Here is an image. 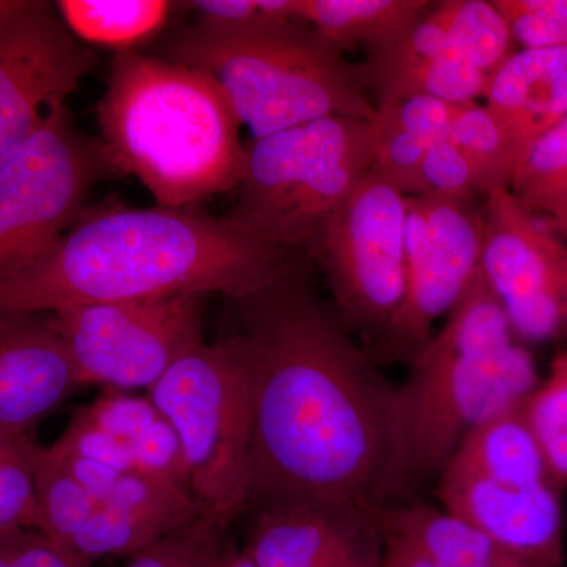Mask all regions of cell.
I'll list each match as a JSON object with an SVG mask.
<instances>
[{
	"instance_id": "f35d334b",
	"label": "cell",
	"mask_w": 567,
	"mask_h": 567,
	"mask_svg": "<svg viewBox=\"0 0 567 567\" xmlns=\"http://www.w3.org/2000/svg\"><path fill=\"white\" fill-rule=\"evenodd\" d=\"M219 567H257L254 565L248 555L245 554L244 548L238 550L235 546H226Z\"/></svg>"
},
{
	"instance_id": "74e56055",
	"label": "cell",
	"mask_w": 567,
	"mask_h": 567,
	"mask_svg": "<svg viewBox=\"0 0 567 567\" xmlns=\"http://www.w3.org/2000/svg\"><path fill=\"white\" fill-rule=\"evenodd\" d=\"M383 567H443L402 537L386 535Z\"/></svg>"
},
{
	"instance_id": "277c9868",
	"label": "cell",
	"mask_w": 567,
	"mask_h": 567,
	"mask_svg": "<svg viewBox=\"0 0 567 567\" xmlns=\"http://www.w3.org/2000/svg\"><path fill=\"white\" fill-rule=\"evenodd\" d=\"M102 151L163 208H188L240 183L246 147L233 104L203 71L155 55L112 59L100 100Z\"/></svg>"
},
{
	"instance_id": "4316f807",
	"label": "cell",
	"mask_w": 567,
	"mask_h": 567,
	"mask_svg": "<svg viewBox=\"0 0 567 567\" xmlns=\"http://www.w3.org/2000/svg\"><path fill=\"white\" fill-rule=\"evenodd\" d=\"M525 415L546 457L551 483L567 484V350L554 358L550 372L525 402Z\"/></svg>"
},
{
	"instance_id": "9c48e42d",
	"label": "cell",
	"mask_w": 567,
	"mask_h": 567,
	"mask_svg": "<svg viewBox=\"0 0 567 567\" xmlns=\"http://www.w3.org/2000/svg\"><path fill=\"white\" fill-rule=\"evenodd\" d=\"M204 295L71 306L51 312L78 386L151 388L203 344Z\"/></svg>"
},
{
	"instance_id": "60d3db41",
	"label": "cell",
	"mask_w": 567,
	"mask_h": 567,
	"mask_svg": "<svg viewBox=\"0 0 567 567\" xmlns=\"http://www.w3.org/2000/svg\"><path fill=\"white\" fill-rule=\"evenodd\" d=\"M0 567H9V563H7L6 555L0 550Z\"/></svg>"
},
{
	"instance_id": "4dcf8cb0",
	"label": "cell",
	"mask_w": 567,
	"mask_h": 567,
	"mask_svg": "<svg viewBox=\"0 0 567 567\" xmlns=\"http://www.w3.org/2000/svg\"><path fill=\"white\" fill-rule=\"evenodd\" d=\"M524 50L567 48V0H492Z\"/></svg>"
},
{
	"instance_id": "8992f818",
	"label": "cell",
	"mask_w": 567,
	"mask_h": 567,
	"mask_svg": "<svg viewBox=\"0 0 567 567\" xmlns=\"http://www.w3.org/2000/svg\"><path fill=\"white\" fill-rule=\"evenodd\" d=\"M372 159L371 122L360 118H320L254 140L224 219L264 244L315 256L328 219Z\"/></svg>"
},
{
	"instance_id": "2e32d148",
	"label": "cell",
	"mask_w": 567,
	"mask_h": 567,
	"mask_svg": "<svg viewBox=\"0 0 567 567\" xmlns=\"http://www.w3.org/2000/svg\"><path fill=\"white\" fill-rule=\"evenodd\" d=\"M76 388L52 315H0V440L28 435Z\"/></svg>"
},
{
	"instance_id": "f546056e",
	"label": "cell",
	"mask_w": 567,
	"mask_h": 567,
	"mask_svg": "<svg viewBox=\"0 0 567 567\" xmlns=\"http://www.w3.org/2000/svg\"><path fill=\"white\" fill-rule=\"evenodd\" d=\"M487 193L483 177L447 133L429 148L420 167L415 196L475 200Z\"/></svg>"
},
{
	"instance_id": "ac0fdd59",
	"label": "cell",
	"mask_w": 567,
	"mask_h": 567,
	"mask_svg": "<svg viewBox=\"0 0 567 567\" xmlns=\"http://www.w3.org/2000/svg\"><path fill=\"white\" fill-rule=\"evenodd\" d=\"M484 99L517 167L532 145L567 117V48L513 52L492 74Z\"/></svg>"
},
{
	"instance_id": "7a4b0ae2",
	"label": "cell",
	"mask_w": 567,
	"mask_h": 567,
	"mask_svg": "<svg viewBox=\"0 0 567 567\" xmlns=\"http://www.w3.org/2000/svg\"><path fill=\"white\" fill-rule=\"evenodd\" d=\"M295 254L189 208L84 210L40 262L0 281V315L219 293L238 301L297 268Z\"/></svg>"
},
{
	"instance_id": "1f68e13d",
	"label": "cell",
	"mask_w": 567,
	"mask_h": 567,
	"mask_svg": "<svg viewBox=\"0 0 567 567\" xmlns=\"http://www.w3.org/2000/svg\"><path fill=\"white\" fill-rule=\"evenodd\" d=\"M197 24L219 32H244L297 21L292 0H194L181 2Z\"/></svg>"
},
{
	"instance_id": "3957f363",
	"label": "cell",
	"mask_w": 567,
	"mask_h": 567,
	"mask_svg": "<svg viewBox=\"0 0 567 567\" xmlns=\"http://www.w3.org/2000/svg\"><path fill=\"white\" fill-rule=\"evenodd\" d=\"M539 383L535 361L516 342L505 308L476 271L412 360L394 391L390 498L442 475L465 436L488 417L524 404Z\"/></svg>"
},
{
	"instance_id": "9a60e30c",
	"label": "cell",
	"mask_w": 567,
	"mask_h": 567,
	"mask_svg": "<svg viewBox=\"0 0 567 567\" xmlns=\"http://www.w3.org/2000/svg\"><path fill=\"white\" fill-rule=\"evenodd\" d=\"M440 509L496 543L547 565L565 566L563 507L554 484L513 487L443 472Z\"/></svg>"
},
{
	"instance_id": "d590c367",
	"label": "cell",
	"mask_w": 567,
	"mask_h": 567,
	"mask_svg": "<svg viewBox=\"0 0 567 567\" xmlns=\"http://www.w3.org/2000/svg\"><path fill=\"white\" fill-rule=\"evenodd\" d=\"M84 413L92 423L128 445L159 417L151 401L114 394L99 399Z\"/></svg>"
},
{
	"instance_id": "5b68a950",
	"label": "cell",
	"mask_w": 567,
	"mask_h": 567,
	"mask_svg": "<svg viewBox=\"0 0 567 567\" xmlns=\"http://www.w3.org/2000/svg\"><path fill=\"white\" fill-rule=\"evenodd\" d=\"M155 58L218 82L254 140L320 118L375 115L357 66L300 21L244 32L193 22L167 37Z\"/></svg>"
},
{
	"instance_id": "83f0119b",
	"label": "cell",
	"mask_w": 567,
	"mask_h": 567,
	"mask_svg": "<svg viewBox=\"0 0 567 567\" xmlns=\"http://www.w3.org/2000/svg\"><path fill=\"white\" fill-rule=\"evenodd\" d=\"M229 524L226 518L200 513L134 555L125 567H219Z\"/></svg>"
},
{
	"instance_id": "e575fe53",
	"label": "cell",
	"mask_w": 567,
	"mask_h": 567,
	"mask_svg": "<svg viewBox=\"0 0 567 567\" xmlns=\"http://www.w3.org/2000/svg\"><path fill=\"white\" fill-rule=\"evenodd\" d=\"M0 550L6 555L9 567H91V563L70 547L24 527L2 529Z\"/></svg>"
},
{
	"instance_id": "52a82bcc",
	"label": "cell",
	"mask_w": 567,
	"mask_h": 567,
	"mask_svg": "<svg viewBox=\"0 0 567 567\" xmlns=\"http://www.w3.org/2000/svg\"><path fill=\"white\" fill-rule=\"evenodd\" d=\"M151 402L178 436L204 513L233 522L248 509L252 386L237 342L197 346L151 388Z\"/></svg>"
},
{
	"instance_id": "ab89813d",
	"label": "cell",
	"mask_w": 567,
	"mask_h": 567,
	"mask_svg": "<svg viewBox=\"0 0 567 567\" xmlns=\"http://www.w3.org/2000/svg\"><path fill=\"white\" fill-rule=\"evenodd\" d=\"M14 0H0V17L6 13L7 10H10V7L13 6Z\"/></svg>"
},
{
	"instance_id": "ffe728a7",
	"label": "cell",
	"mask_w": 567,
	"mask_h": 567,
	"mask_svg": "<svg viewBox=\"0 0 567 567\" xmlns=\"http://www.w3.org/2000/svg\"><path fill=\"white\" fill-rule=\"evenodd\" d=\"M525 402L473 429L443 472L513 487L554 484L546 457L525 415Z\"/></svg>"
},
{
	"instance_id": "e0dca14e",
	"label": "cell",
	"mask_w": 567,
	"mask_h": 567,
	"mask_svg": "<svg viewBox=\"0 0 567 567\" xmlns=\"http://www.w3.org/2000/svg\"><path fill=\"white\" fill-rule=\"evenodd\" d=\"M200 513L189 488L125 473L69 547L91 565L99 558L134 557Z\"/></svg>"
},
{
	"instance_id": "4fadbf2b",
	"label": "cell",
	"mask_w": 567,
	"mask_h": 567,
	"mask_svg": "<svg viewBox=\"0 0 567 567\" xmlns=\"http://www.w3.org/2000/svg\"><path fill=\"white\" fill-rule=\"evenodd\" d=\"M95 65L54 3L14 0L0 17V166L43 125L41 110L65 102Z\"/></svg>"
},
{
	"instance_id": "5bb4252c",
	"label": "cell",
	"mask_w": 567,
	"mask_h": 567,
	"mask_svg": "<svg viewBox=\"0 0 567 567\" xmlns=\"http://www.w3.org/2000/svg\"><path fill=\"white\" fill-rule=\"evenodd\" d=\"M244 551L257 567H383L379 509L276 502L254 507Z\"/></svg>"
},
{
	"instance_id": "7402d4cb",
	"label": "cell",
	"mask_w": 567,
	"mask_h": 567,
	"mask_svg": "<svg viewBox=\"0 0 567 567\" xmlns=\"http://www.w3.org/2000/svg\"><path fill=\"white\" fill-rule=\"evenodd\" d=\"M427 0H292L295 20L315 29L339 52L385 47L431 9Z\"/></svg>"
},
{
	"instance_id": "30bf717a",
	"label": "cell",
	"mask_w": 567,
	"mask_h": 567,
	"mask_svg": "<svg viewBox=\"0 0 567 567\" xmlns=\"http://www.w3.org/2000/svg\"><path fill=\"white\" fill-rule=\"evenodd\" d=\"M405 218L406 196L369 173L330 216L315 254L339 312L377 338L404 300Z\"/></svg>"
},
{
	"instance_id": "603a6c76",
	"label": "cell",
	"mask_w": 567,
	"mask_h": 567,
	"mask_svg": "<svg viewBox=\"0 0 567 567\" xmlns=\"http://www.w3.org/2000/svg\"><path fill=\"white\" fill-rule=\"evenodd\" d=\"M59 17L84 44L137 52L166 28L178 2L166 0H59Z\"/></svg>"
},
{
	"instance_id": "7c38bea8",
	"label": "cell",
	"mask_w": 567,
	"mask_h": 567,
	"mask_svg": "<svg viewBox=\"0 0 567 567\" xmlns=\"http://www.w3.org/2000/svg\"><path fill=\"white\" fill-rule=\"evenodd\" d=\"M481 270L502 301L514 336L527 342L567 338V244L517 203L509 188L484 197Z\"/></svg>"
},
{
	"instance_id": "836d02e7",
	"label": "cell",
	"mask_w": 567,
	"mask_h": 567,
	"mask_svg": "<svg viewBox=\"0 0 567 567\" xmlns=\"http://www.w3.org/2000/svg\"><path fill=\"white\" fill-rule=\"evenodd\" d=\"M51 447L59 453L73 454L111 466L121 473L134 472L133 454L128 443L107 434L92 423L84 410L73 417L61 439Z\"/></svg>"
},
{
	"instance_id": "f1b7e54d",
	"label": "cell",
	"mask_w": 567,
	"mask_h": 567,
	"mask_svg": "<svg viewBox=\"0 0 567 567\" xmlns=\"http://www.w3.org/2000/svg\"><path fill=\"white\" fill-rule=\"evenodd\" d=\"M33 445L35 443L28 435L0 440V532L37 527Z\"/></svg>"
},
{
	"instance_id": "ba28073f",
	"label": "cell",
	"mask_w": 567,
	"mask_h": 567,
	"mask_svg": "<svg viewBox=\"0 0 567 567\" xmlns=\"http://www.w3.org/2000/svg\"><path fill=\"white\" fill-rule=\"evenodd\" d=\"M110 171L100 142L74 126L65 102L52 103L43 125L0 166V281L58 246Z\"/></svg>"
},
{
	"instance_id": "6da1fadb",
	"label": "cell",
	"mask_w": 567,
	"mask_h": 567,
	"mask_svg": "<svg viewBox=\"0 0 567 567\" xmlns=\"http://www.w3.org/2000/svg\"><path fill=\"white\" fill-rule=\"evenodd\" d=\"M230 338L252 386L249 507L386 506L394 391L297 268L245 300Z\"/></svg>"
},
{
	"instance_id": "d4e9b609",
	"label": "cell",
	"mask_w": 567,
	"mask_h": 567,
	"mask_svg": "<svg viewBox=\"0 0 567 567\" xmlns=\"http://www.w3.org/2000/svg\"><path fill=\"white\" fill-rule=\"evenodd\" d=\"M32 472L37 502L35 532L69 547L100 503L74 480L50 447L33 445Z\"/></svg>"
},
{
	"instance_id": "484cf974",
	"label": "cell",
	"mask_w": 567,
	"mask_h": 567,
	"mask_svg": "<svg viewBox=\"0 0 567 567\" xmlns=\"http://www.w3.org/2000/svg\"><path fill=\"white\" fill-rule=\"evenodd\" d=\"M446 133L476 167L488 193L509 188L516 163L502 126L486 104H457Z\"/></svg>"
},
{
	"instance_id": "8d00e7d4",
	"label": "cell",
	"mask_w": 567,
	"mask_h": 567,
	"mask_svg": "<svg viewBox=\"0 0 567 567\" xmlns=\"http://www.w3.org/2000/svg\"><path fill=\"white\" fill-rule=\"evenodd\" d=\"M48 447H50L55 457L61 458L62 464L69 468L74 480L99 503L106 498L112 487L125 475V473L117 472V470L111 468V466L99 464V462L73 456V454L59 453V451L52 450L51 446Z\"/></svg>"
},
{
	"instance_id": "8fae6325",
	"label": "cell",
	"mask_w": 567,
	"mask_h": 567,
	"mask_svg": "<svg viewBox=\"0 0 567 567\" xmlns=\"http://www.w3.org/2000/svg\"><path fill=\"white\" fill-rule=\"evenodd\" d=\"M484 210L475 200L406 196L405 295L379 336L388 360L412 361L481 267Z\"/></svg>"
},
{
	"instance_id": "44dd1931",
	"label": "cell",
	"mask_w": 567,
	"mask_h": 567,
	"mask_svg": "<svg viewBox=\"0 0 567 567\" xmlns=\"http://www.w3.org/2000/svg\"><path fill=\"white\" fill-rule=\"evenodd\" d=\"M379 518L383 533L402 537L443 567H566L517 554L440 507L385 506Z\"/></svg>"
},
{
	"instance_id": "d6986e66",
	"label": "cell",
	"mask_w": 567,
	"mask_h": 567,
	"mask_svg": "<svg viewBox=\"0 0 567 567\" xmlns=\"http://www.w3.org/2000/svg\"><path fill=\"white\" fill-rule=\"evenodd\" d=\"M371 121L374 159L371 173L404 196H415L429 148L445 136L457 104L432 96H405L375 104Z\"/></svg>"
},
{
	"instance_id": "cb8c5ba5",
	"label": "cell",
	"mask_w": 567,
	"mask_h": 567,
	"mask_svg": "<svg viewBox=\"0 0 567 567\" xmlns=\"http://www.w3.org/2000/svg\"><path fill=\"white\" fill-rule=\"evenodd\" d=\"M509 192L567 240V117L525 153Z\"/></svg>"
},
{
	"instance_id": "d6a6232c",
	"label": "cell",
	"mask_w": 567,
	"mask_h": 567,
	"mask_svg": "<svg viewBox=\"0 0 567 567\" xmlns=\"http://www.w3.org/2000/svg\"><path fill=\"white\" fill-rule=\"evenodd\" d=\"M130 450L133 454L134 472L189 488L188 466L181 442L173 425L162 415L130 443Z\"/></svg>"
}]
</instances>
